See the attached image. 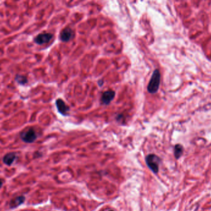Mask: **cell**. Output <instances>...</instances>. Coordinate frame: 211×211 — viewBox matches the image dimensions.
Wrapping results in <instances>:
<instances>
[{
  "label": "cell",
  "mask_w": 211,
  "mask_h": 211,
  "mask_svg": "<svg viewBox=\"0 0 211 211\" xmlns=\"http://www.w3.org/2000/svg\"><path fill=\"white\" fill-rule=\"evenodd\" d=\"M161 82V73L159 69H155L148 86L149 93L154 94L158 91Z\"/></svg>",
  "instance_id": "6da1fadb"
},
{
  "label": "cell",
  "mask_w": 211,
  "mask_h": 211,
  "mask_svg": "<svg viewBox=\"0 0 211 211\" xmlns=\"http://www.w3.org/2000/svg\"><path fill=\"white\" fill-rule=\"evenodd\" d=\"M161 161L160 157L155 154H149L146 157V162L148 167L154 173L159 172Z\"/></svg>",
  "instance_id": "7a4b0ae2"
},
{
  "label": "cell",
  "mask_w": 211,
  "mask_h": 211,
  "mask_svg": "<svg viewBox=\"0 0 211 211\" xmlns=\"http://www.w3.org/2000/svg\"><path fill=\"white\" fill-rule=\"evenodd\" d=\"M22 140L26 143H32L37 139V134L33 129L30 128L23 131L21 134Z\"/></svg>",
  "instance_id": "3957f363"
},
{
  "label": "cell",
  "mask_w": 211,
  "mask_h": 211,
  "mask_svg": "<svg viewBox=\"0 0 211 211\" xmlns=\"http://www.w3.org/2000/svg\"><path fill=\"white\" fill-rule=\"evenodd\" d=\"M53 37V35L50 33H43L38 35L34 39L36 44L38 45H43L50 41Z\"/></svg>",
  "instance_id": "277c9868"
},
{
  "label": "cell",
  "mask_w": 211,
  "mask_h": 211,
  "mask_svg": "<svg viewBox=\"0 0 211 211\" xmlns=\"http://www.w3.org/2000/svg\"><path fill=\"white\" fill-rule=\"evenodd\" d=\"M74 36V32L69 27L64 29L60 34V39L62 41L66 42L70 40Z\"/></svg>",
  "instance_id": "5b68a950"
},
{
  "label": "cell",
  "mask_w": 211,
  "mask_h": 211,
  "mask_svg": "<svg viewBox=\"0 0 211 211\" xmlns=\"http://www.w3.org/2000/svg\"><path fill=\"white\" fill-rule=\"evenodd\" d=\"M116 93L113 90H107L102 95L101 102L104 105H109L111 102L115 97Z\"/></svg>",
  "instance_id": "8992f818"
},
{
  "label": "cell",
  "mask_w": 211,
  "mask_h": 211,
  "mask_svg": "<svg viewBox=\"0 0 211 211\" xmlns=\"http://www.w3.org/2000/svg\"><path fill=\"white\" fill-rule=\"evenodd\" d=\"M56 105L58 112L63 115H66L69 111V107L65 104L62 99H58L56 102Z\"/></svg>",
  "instance_id": "52a82bcc"
},
{
  "label": "cell",
  "mask_w": 211,
  "mask_h": 211,
  "mask_svg": "<svg viewBox=\"0 0 211 211\" xmlns=\"http://www.w3.org/2000/svg\"><path fill=\"white\" fill-rule=\"evenodd\" d=\"M16 158V155L14 153L11 152L6 154L3 157V162L6 165H11L13 164L15 159Z\"/></svg>",
  "instance_id": "ba28073f"
},
{
  "label": "cell",
  "mask_w": 211,
  "mask_h": 211,
  "mask_svg": "<svg viewBox=\"0 0 211 211\" xmlns=\"http://www.w3.org/2000/svg\"><path fill=\"white\" fill-rule=\"evenodd\" d=\"M25 200V197L24 196H18L14 198V200H12L10 203V207L11 208H15L17 207L20 205H21Z\"/></svg>",
  "instance_id": "9c48e42d"
},
{
  "label": "cell",
  "mask_w": 211,
  "mask_h": 211,
  "mask_svg": "<svg viewBox=\"0 0 211 211\" xmlns=\"http://www.w3.org/2000/svg\"><path fill=\"white\" fill-rule=\"evenodd\" d=\"M183 153V147L181 144H177L174 147V155L177 159H180Z\"/></svg>",
  "instance_id": "30bf717a"
},
{
  "label": "cell",
  "mask_w": 211,
  "mask_h": 211,
  "mask_svg": "<svg viewBox=\"0 0 211 211\" xmlns=\"http://www.w3.org/2000/svg\"><path fill=\"white\" fill-rule=\"evenodd\" d=\"M15 81L19 84H21V85H25L28 82L26 76L21 74H17L16 76Z\"/></svg>",
  "instance_id": "8fae6325"
},
{
  "label": "cell",
  "mask_w": 211,
  "mask_h": 211,
  "mask_svg": "<svg viewBox=\"0 0 211 211\" xmlns=\"http://www.w3.org/2000/svg\"><path fill=\"white\" fill-rule=\"evenodd\" d=\"M98 83H99V86H102V84H103V81H102V79H101V80L98 82Z\"/></svg>",
  "instance_id": "7c38bea8"
},
{
  "label": "cell",
  "mask_w": 211,
  "mask_h": 211,
  "mask_svg": "<svg viewBox=\"0 0 211 211\" xmlns=\"http://www.w3.org/2000/svg\"><path fill=\"white\" fill-rule=\"evenodd\" d=\"M2 185H3V182H2V181H1V180H0V188H1Z\"/></svg>",
  "instance_id": "4fadbf2b"
},
{
  "label": "cell",
  "mask_w": 211,
  "mask_h": 211,
  "mask_svg": "<svg viewBox=\"0 0 211 211\" xmlns=\"http://www.w3.org/2000/svg\"><path fill=\"white\" fill-rule=\"evenodd\" d=\"M109 211H112V210H109Z\"/></svg>",
  "instance_id": "5bb4252c"
}]
</instances>
